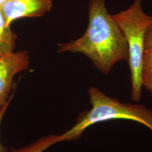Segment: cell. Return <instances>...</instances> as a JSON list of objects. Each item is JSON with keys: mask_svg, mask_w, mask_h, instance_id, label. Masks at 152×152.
I'll list each match as a JSON object with an SVG mask.
<instances>
[{"mask_svg": "<svg viewBox=\"0 0 152 152\" xmlns=\"http://www.w3.org/2000/svg\"><path fill=\"white\" fill-rule=\"evenodd\" d=\"M0 7L10 26L19 19L44 16L53 8V0H7Z\"/></svg>", "mask_w": 152, "mask_h": 152, "instance_id": "5", "label": "cell"}, {"mask_svg": "<svg viewBox=\"0 0 152 152\" xmlns=\"http://www.w3.org/2000/svg\"><path fill=\"white\" fill-rule=\"evenodd\" d=\"M152 46V25L147 29L145 36L144 48L147 49Z\"/></svg>", "mask_w": 152, "mask_h": 152, "instance_id": "10", "label": "cell"}, {"mask_svg": "<svg viewBox=\"0 0 152 152\" xmlns=\"http://www.w3.org/2000/svg\"><path fill=\"white\" fill-rule=\"evenodd\" d=\"M91 108L81 113L76 123L60 135L61 141H73L80 139L83 132L92 125L106 121L126 120L144 125L152 131V111L139 104L123 103L109 97L98 88L88 90Z\"/></svg>", "mask_w": 152, "mask_h": 152, "instance_id": "2", "label": "cell"}, {"mask_svg": "<svg viewBox=\"0 0 152 152\" xmlns=\"http://www.w3.org/2000/svg\"><path fill=\"white\" fill-rule=\"evenodd\" d=\"M29 64L27 51H14L0 56V108L11 96L15 76L27 70Z\"/></svg>", "mask_w": 152, "mask_h": 152, "instance_id": "4", "label": "cell"}, {"mask_svg": "<svg viewBox=\"0 0 152 152\" xmlns=\"http://www.w3.org/2000/svg\"><path fill=\"white\" fill-rule=\"evenodd\" d=\"M7 0H0V6L2 4H4Z\"/></svg>", "mask_w": 152, "mask_h": 152, "instance_id": "11", "label": "cell"}, {"mask_svg": "<svg viewBox=\"0 0 152 152\" xmlns=\"http://www.w3.org/2000/svg\"><path fill=\"white\" fill-rule=\"evenodd\" d=\"M60 142V135L51 134L39 139L27 147L19 149L12 148L10 152H44L52 145Z\"/></svg>", "mask_w": 152, "mask_h": 152, "instance_id": "8", "label": "cell"}, {"mask_svg": "<svg viewBox=\"0 0 152 152\" xmlns=\"http://www.w3.org/2000/svg\"><path fill=\"white\" fill-rule=\"evenodd\" d=\"M58 53H81L99 71L108 75L121 61L129 60L126 39L112 15L107 10L105 0H90L88 25L81 37L58 45Z\"/></svg>", "mask_w": 152, "mask_h": 152, "instance_id": "1", "label": "cell"}, {"mask_svg": "<svg viewBox=\"0 0 152 152\" xmlns=\"http://www.w3.org/2000/svg\"><path fill=\"white\" fill-rule=\"evenodd\" d=\"M140 78L144 87L152 95V46L145 49L141 61Z\"/></svg>", "mask_w": 152, "mask_h": 152, "instance_id": "7", "label": "cell"}, {"mask_svg": "<svg viewBox=\"0 0 152 152\" xmlns=\"http://www.w3.org/2000/svg\"><path fill=\"white\" fill-rule=\"evenodd\" d=\"M14 93H15L14 91H13V92H12L11 96H10V98L9 99L7 102L0 108V126H1V122H2V119H3V118H4V114H5V113H6V111L7 109L8 108L9 104L11 103V100H12V98H13V96H14ZM7 151H8V149H7L6 147L4 146V145L2 144L1 141H0V152H7Z\"/></svg>", "mask_w": 152, "mask_h": 152, "instance_id": "9", "label": "cell"}, {"mask_svg": "<svg viewBox=\"0 0 152 152\" xmlns=\"http://www.w3.org/2000/svg\"><path fill=\"white\" fill-rule=\"evenodd\" d=\"M18 37L8 26L0 7V56L15 51Z\"/></svg>", "mask_w": 152, "mask_h": 152, "instance_id": "6", "label": "cell"}, {"mask_svg": "<svg viewBox=\"0 0 152 152\" xmlns=\"http://www.w3.org/2000/svg\"><path fill=\"white\" fill-rule=\"evenodd\" d=\"M142 0H134L127 10L112 15L124 33L129 49V64L131 72L132 100L141 99L142 86L140 78L141 61L147 29L152 25V16L147 15L141 7Z\"/></svg>", "mask_w": 152, "mask_h": 152, "instance_id": "3", "label": "cell"}]
</instances>
